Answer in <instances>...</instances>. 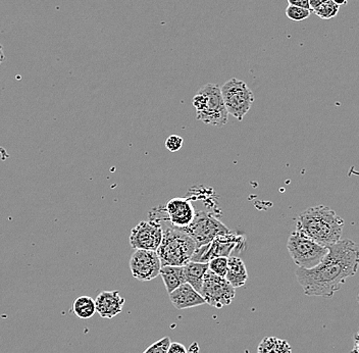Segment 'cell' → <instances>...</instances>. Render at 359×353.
<instances>
[{
    "instance_id": "obj_1",
    "label": "cell",
    "mask_w": 359,
    "mask_h": 353,
    "mask_svg": "<svg viewBox=\"0 0 359 353\" xmlns=\"http://www.w3.org/2000/svg\"><path fill=\"white\" fill-rule=\"evenodd\" d=\"M329 254L313 269H296L298 283L307 296L331 298L359 267V244L344 239L328 246Z\"/></svg>"
},
{
    "instance_id": "obj_2",
    "label": "cell",
    "mask_w": 359,
    "mask_h": 353,
    "mask_svg": "<svg viewBox=\"0 0 359 353\" xmlns=\"http://www.w3.org/2000/svg\"><path fill=\"white\" fill-rule=\"evenodd\" d=\"M344 220L334 209L324 205L309 207L296 219V230L300 231L309 238L328 246L341 240Z\"/></svg>"
},
{
    "instance_id": "obj_3",
    "label": "cell",
    "mask_w": 359,
    "mask_h": 353,
    "mask_svg": "<svg viewBox=\"0 0 359 353\" xmlns=\"http://www.w3.org/2000/svg\"><path fill=\"white\" fill-rule=\"evenodd\" d=\"M196 248V243L190 235L183 229L169 226L163 231V241L156 252L160 256L161 267H184L191 262Z\"/></svg>"
},
{
    "instance_id": "obj_4",
    "label": "cell",
    "mask_w": 359,
    "mask_h": 353,
    "mask_svg": "<svg viewBox=\"0 0 359 353\" xmlns=\"http://www.w3.org/2000/svg\"><path fill=\"white\" fill-rule=\"evenodd\" d=\"M192 104L196 111L197 121L214 127H223L228 123L229 113L219 85L208 83L202 86L193 97Z\"/></svg>"
},
{
    "instance_id": "obj_5",
    "label": "cell",
    "mask_w": 359,
    "mask_h": 353,
    "mask_svg": "<svg viewBox=\"0 0 359 353\" xmlns=\"http://www.w3.org/2000/svg\"><path fill=\"white\" fill-rule=\"evenodd\" d=\"M287 249L293 262L303 269L317 267L329 254V247L315 242L296 229L290 234Z\"/></svg>"
},
{
    "instance_id": "obj_6",
    "label": "cell",
    "mask_w": 359,
    "mask_h": 353,
    "mask_svg": "<svg viewBox=\"0 0 359 353\" xmlns=\"http://www.w3.org/2000/svg\"><path fill=\"white\" fill-rule=\"evenodd\" d=\"M223 102L229 115L242 121L255 102V95L246 83L232 78L221 87Z\"/></svg>"
},
{
    "instance_id": "obj_7",
    "label": "cell",
    "mask_w": 359,
    "mask_h": 353,
    "mask_svg": "<svg viewBox=\"0 0 359 353\" xmlns=\"http://www.w3.org/2000/svg\"><path fill=\"white\" fill-rule=\"evenodd\" d=\"M183 230L192 237L197 248L212 242L221 235L232 232L216 216L203 211H197L193 222Z\"/></svg>"
},
{
    "instance_id": "obj_8",
    "label": "cell",
    "mask_w": 359,
    "mask_h": 353,
    "mask_svg": "<svg viewBox=\"0 0 359 353\" xmlns=\"http://www.w3.org/2000/svg\"><path fill=\"white\" fill-rule=\"evenodd\" d=\"M246 239L243 235L231 232L229 234L221 235L214 238L212 242L196 248L191 262L204 263L208 264L212 258H230L235 251H240L244 247Z\"/></svg>"
},
{
    "instance_id": "obj_9",
    "label": "cell",
    "mask_w": 359,
    "mask_h": 353,
    "mask_svg": "<svg viewBox=\"0 0 359 353\" xmlns=\"http://www.w3.org/2000/svg\"><path fill=\"white\" fill-rule=\"evenodd\" d=\"M235 289L225 277L216 275L208 269L200 294L206 305L216 309H223L233 303L236 296Z\"/></svg>"
},
{
    "instance_id": "obj_10",
    "label": "cell",
    "mask_w": 359,
    "mask_h": 353,
    "mask_svg": "<svg viewBox=\"0 0 359 353\" xmlns=\"http://www.w3.org/2000/svg\"><path fill=\"white\" fill-rule=\"evenodd\" d=\"M163 230L160 222L150 219L140 222L131 231L130 245L135 250H152L156 251L163 241Z\"/></svg>"
},
{
    "instance_id": "obj_11",
    "label": "cell",
    "mask_w": 359,
    "mask_h": 353,
    "mask_svg": "<svg viewBox=\"0 0 359 353\" xmlns=\"http://www.w3.org/2000/svg\"><path fill=\"white\" fill-rule=\"evenodd\" d=\"M160 258L156 251L137 249L131 256V273L139 281H152L160 276Z\"/></svg>"
},
{
    "instance_id": "obj_12",
    "label": "cell",
    "mask_w": 359,
    "mask_h": 353,
    "mask_svg": "<svg viewBox=\"0 0 359 353\" xmlns=\"http://www.w3.org/2000/svg\"><path fill=\"white\" fill-rule=\"evenodd\" d=\"M158 211L171 226L181 229L188 227L196 215L191 199L185 198L171 199L163 209Z\"/></svg>"
},
{
    "instance_id": "obj_13",
    "label": "cell",
    "mask_w": 359,
    "mask_h": 353,
    "mask_svg": "<svg viewBox=\"0 0 359 353\" xmlns=\"http://www.w3.org/2000/svg\"><path fill=\"white\" fill-rule=\"evenodd\" d=\"M125 300L119 291H102L95 299L96 312L103 318H113L122 312Z\"/></svg>"
},
{
    "instance_id": "obj_14",
    "label": "cell",
    "mask_w": 359,
    "mask_h": 353,
    "mask_svg": "<svg viewBox=\"0 0 359 353\" xmlns=\"http://www.w3.org/2000/svg\"><path fill=\"white\" fill-rule=\"evenodd\" d=\"M169 299L177 309H187L205 305V300L199 291L190 284L185 283L169 294Z\"/></svg>"
},
{
    "instance_id": "obj_15",
    "label": "cell",
    "mask_w": 359,
    "mask_h": 353,
    "mask_svg": "<svg viewBox=\"0 0 359 353\" xmlns=\"http://www.w3.org/2000/svg\"><path fill=\"white\" fill-rule=\"evenodd\" d=\"M225 279L234 288H240L246 284L248 280V271L244 262L238 256H230Z\"/></svg>"
},
{
    "instance_id": "obj_16",
    "label": "cell",
    "mask_w": 359,
    "mask_h": 353,
    "mask_svg": "<svg viewBox=\"0 0 359 353\" xmlns=\"http://www.w3.org/2000/svg\"><path fill=\"white\" fill-rule=\"evenodd\" d=\"M160 275L163 278V283H165V289L169 294H171L183 284L186 283L184 267L165 265V267H161Z\"/></svg>"
},
{
    "instance_id": "obj_17",
    "label": "cell",
    "mask_w": 359,
    "mask_h": 353,
    "mask_svg": "<svg viewBox=\"0 0 359 353\" xmlns=\"http://www.w3.org/2000/svg\"><path fill=\"white\" fill-rule=\"evenodd\" d=\"M208 271V264L204 263L190 262L184 265L185 279L186 283L190 284L195 290L201 291L203 286L204 277Z\"/></svg>"
},
{
    "instance_id": "obj_18",
    "label": "cell",
    "mask_w": 359,
    "mask_h": 353,
    "mask_svg": "<svg viewBox=\"0 0 359 353\" xmlns=\"http://www.w3.org/2000/svg\"><path fill=\"white\" fill-rule=\"evenodd\" d=\"M257 353H292V347L286 340L264 337L257 347Z\"/></svg>"
},
{
    "instance_id": "obj_19",
    "label": "cell",
    "mask_w": 359,
    "mask_h": 353,
    "mask_svg": "<svg viewBox=\"0 0 359 353\" xmlns=\"http://www.w3.org/2000/svg\"><path fill=\"white\" fill-rule=\"evenodd\" d=\"M73 310L78 318L87 320L95 314V300L87 295L78 297L73 305Z\"/></svg>"
},
{
    "instance_id": "obj_20",
    "label": "cell",
    "mask_w": 359,
    "mask_h": 353,
    "mask_svg": "<svg viewBox=\"0 0 359 353\" xmlns=\"http://www.w3.org/2000/svg\"><path fill=\"white\" fill-rule=\"evenodd\" d=\"M340 6L333 0H328V1L322 3L319 8L313 10V14L317 15L319 18L322 20H330V19L335 18L338 15Z\"/></svg>"
},
{
    "instance_id": "obj_21",
    "label": "cell",
    "mask_w": 359,
    "mask_h": 353,
    "mask_svg": "<svg viewBox=\"0 0 359 353\" xmlns=\"http://www.w3.org/2000/svg\"><path fill=\"white\" fill-rule=\"evenodd\" d=\"M311 14H313V10L300 8V6H288V8H286V16L293 22H302L309 19Z\"/></svg>"
},
{
    "instance_id": "obj_22",
    "label": "cell",
    "mask_w": 359,
    "mask_h": 353,
    "mask_svg": "<svg viewBox=\"0 0 359 353\" xmlns=\"http://www.w3.org/2000/svg\"><path fill=\"white\" fill-rule=\"evenodd\" d=\"M228 264H229V258H212L208 262V269L216 275L221 276V277H225L228 271Z\"/></svg>"
},
{
    "instance_id": "obj_23",
    "label": "cell",
    "mask_w": 359,
    "mask_h": 353,
    "mask_svg": "<svg viewBox=\"0 0 359 353\" xmlns=\"http://www.w3.org/2000/svg\"><path fill=\"white\" fill-rule=\"evenodd\" d=\"M171 338L163 337L154 344L146 348L143 353H167L169 345H171Z\"/></svg>"
},
{
    "instance_id": "obj_24",
    "label": "cell",
    "mask_w": 359,
    "mask_h": 353,
    "mask_svg": "<svg viewBox=\"0 0 359 353\" xmlns=\"http://www.w3.org/2000/svg\"><path fill=\"white\" fill-rule=\"evenodd\" d=\"M183 143H184V139L179 135H171L169 138L165 140V149L169 151V153H177L181 149H182Z\"/></svg>"
},
{
    "instance_id": "obj_25",
    "label": "cell",
    "mask_w": 359,
    "mask_h": 353,
    "mask_svg": "<svg viewBox=\"0 0 359 353\" xmlns=\"http://www.w3.org/2000/svg\"><path fill=\"white\" fill-rule=\"evenodd\" d=\"M167 353H188V350L183 344L178 343V342H173L169 345Z\"/></svg>"
},
{
    "instance_id": "obj_26",
    "label": "cell",
    "mask_w": 359,
    "mask_h": 353,
    "mask_svg": "<svg viewBox=\"0 0 359 353\" xmlns=\"http://www.w3.org/2000/svg\"><path fill=\"white\" fill-rule=\"evenodd\" d=\"M289 6H300V8H306V10H311L309 0H287Z\"/></svg>"
},
{
    "instance_id": "obj_27",
    "label": "cell",
    "mask_w": 359,
    "mask_h": 353,
    "mask_svg": "<svg viewBox=\"0 0 359 353\" xmlns=\"http://www.w3.org/2000/svg\"><path fill=\"white\" fill-rule=\"evenodd\" d=\"M326 1H328V0H309V4H311V10L319 8L320 6H322V4L324 3Z\"/></svg>"
},
{
    "instance_id": "obj_28",
    "label": "cell",
    "mask_w": 359,
    "mask_h": 353,
    "mask_svg": "<svg viewBox=\"0 0 359 353\" xmlns=\"http://www.w3.org/2000/svg\"><path fill=\"white\" fill-rule=\"evenodd\" d=\"M350 353H359V333L354 336L353 348Z\"/></svg>"
},
{
    "instance_id": "obj_29",
    "label": "cell",
    "mask_w": 359,
    "mask_h": 353,
    "mask_svg": "<svg viewBox=\"0 0 359 353\" xmlns=\"http://www.w3.org/2000/svg\"><path fill=\"white\" fill-rule=\"evenodd\" d=\"M4 59H6V57H4L3 46L0 44V66L3 63Z\"/></svg>"
},
{
    "instance_id": "obj_30",
    "label": "cell",
    "mask_w": 359,
    "mask_h": 353,
    "mask_svg": "<svg viewBox=\"0 0 359 353\" xmlns=\"http://www.w3.org/2000/svg\"><path fill=\"white\" fill-rule=\"evenodd\" d=\"M333 1L336 2L338 6H345L347 4L348 0H333Z\"/></svg>"
},
{
    "instance_id": "obj_31",
    "label": "cell",
    "mask_w": 359,
    "mask_h": 353,
    "mask_svg": "<svg viewBox=\"0 0 359 353\" xmlns=\"http://www.w3.org/2000/svg\"><path fill=\"white\" fill-rule=\"evenodd\" d=\"M358 305H359V292H358Z\"/></svg>"
},
{
    "instance_id": "obj_32",
    "label": "cell",
    "mask_w": 359,
    "mask_h": 353,
    "mask_svg": "<svg viewBox=\"0 0 359 353\" xmlns=\"http://www.w3.org/2000/svg\"><path fill=\"white\" fill-rule=\"evenodd\" d=\"M358 333H359V331H358Z\"/></svg>"
}]
</instances>
